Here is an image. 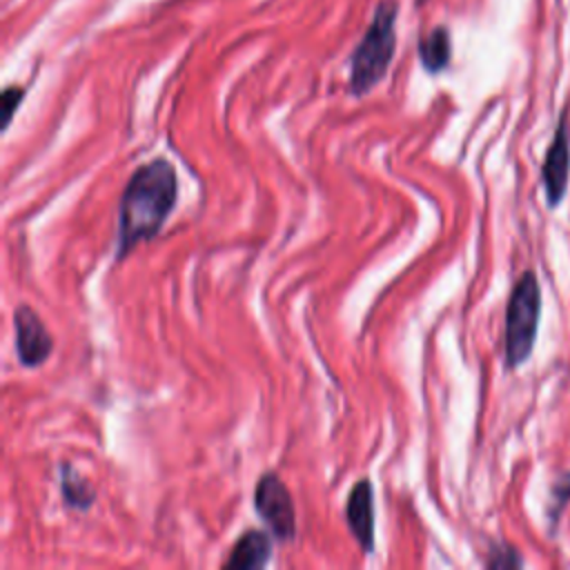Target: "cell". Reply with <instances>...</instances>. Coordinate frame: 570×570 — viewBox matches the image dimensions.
Here are the masks:
<instances>
[{"label": "cell", "instance_id": "cell-2", "mask_svg": "<svg viewBox=\"0 0 570 570\" xmlns=\"http://www.w3.org/2000/svg\"><path fill=\"white\" fill-rule=\"evenodd\" d=\"M399 0H379L372 20L350 58V94L361 98L387 73L396 51Z\"/></svg>", "mask_w": 570, "mask_h": 570}, {"label": "cell", "instance_id": "cell-4", "mask_svg": "<svg viewBox=\"0 0 570 570\" xmlns=\"http://www.w3.org/2000/svg\"><path fill=\"white\" fill-rule=\"evenodd\" d=\"M254 510L267 523L272 537L289 541L296 534V512L294 501L276 472L261 474L254 488Z\"/></svg>", "mask_w": 570, "mask_h": 570}, {"label": "cell", "instance_id": "cell-13", "mask_svg": "<svg viewBox=\"0 0 570 570\" xmlns=\"http://www.w3.org/2000/svg\"><path fill=\"white\" fill-rule=\"evenodd\" d=\"M421 2H425V0H416V4H421Z\"/></svg>", "mask_w": 570, "mask_h": 570}, {"label": "cell", "instance_id": "cell-1", "mask_svg": "<svg viewBox=\"0 0 570 570\" xmlns=\"http://www.w3.org/2000/svg\"><path fill=\"white\" fill-rule=\"evenodd\" d=\"M178 198L176 169L165 158L140 165L127 180L118 205V243L116 261L151 240L169 218Z\"/></svg>", "mask_w": 570, "mask_h": 570}, {"label": "cell", "instance_id": "cell-6", "mask_svg": "<svg viewBox=\"0 0 570 570\" xmlns=\"http://www.w3.org/2000/svg\"><path fill=\"white\" fill-rule=\"evenodd\" d=\"M372 483L361 479L347 494L345 503V523L361 546L363 552L374 550V508H372Z\"/></svg>", "mask_w": 570, "mask_h": 570}, {"label": "cell", "instance_id": "cell-12", "mask_svg": "<svg viewBox=\"0 0 570 570\" xmlns=\"http://www.w3.org/2000/svg\"><path fill=\"white\" fill-rule=\"evenodd\" d=\"M488 568H519L521 566V559L517 554L514 548L510 546H499L490 552L488 561H485Z\"/></svg>", "mask_w": 570, "mask_h": 570}, {"label": "cell", "instance_id": "cell-7", "mask_svg": "<svg viewBox=\"0 0 570 570\" xmlns=\"http://www.w3.org/2000/svg\"><path fill=\"white\" fill-rule=\"evenodd\" d=\"M568 171H570V147H568V129L566 122L559 125L552 145L546 151V160H543V187H546V196L550 205H557L563 194H566V185H568Z\"/></svg>", "mask_w": 570, "mask_h": 570}, {"label": "cell", "instance_id": "cell-9", "mask_svg": "<svg viewBox=\"0 0 570 570\" xmlns=\"http://www.w3.org/2000/svg\"><path fill=\"white\" fill-rule=\"evenodd\" d=\"M450 58H452V38L448 27L439 24L419 40V60L425 71L430 73L443 71Z\"/></svg>", "mask_w": 570, "mask_h": 570}, {"label": "cell", "instance_id": "cell-5", "mask_svg": "<svg viewBox=\"0 0 570 570\" xmlns=\"http://www.w3.org/2000/svg\"><path fill=\"white\" fill-rule=\"evenodd\" d=\"M13 330H16V354L24 367L42 365L51 350L53 338L45 323L40 321L38 312L29 305H18L13 309Z\"/></svg>", "mask_w": 570, "mask_h": 570}, {"label": "cell", "instance_id": "cell-11", "mask_svg": "<svg viewBox=\"0 0 570 570\" xmlns=\"http://www.w3.org/2000/svg\"><path fill=\"white\" fill-rule=\"evenodd\" d=\"M27 89L20 85H7L0 94V105H2V131H7V127L13 120V114L18 111L20 102L24 100Z\"/></svg>", "mask_w": 570, "mask_h": 570}, {"label": "cell", "instance_id": "cell-10", "mask_svg": "<svg viewBox=\"0 0 570 570\" xmlns=\"http://www.w3.org/2000/svg\"><path fill=\"white\" fill-rule=\"evenodd\" d=\"M60 492L69 508L73 510H89L96 501V492L91 483L73 468V465H60Z\"/></svg>", "mask_w": 570, "mask_h": 570}, {"label": "cell", "instance_id": "cell-3", "mask_svg": "<svg viewBox=\"0 0 570 570\" xmlns=\"http://www.w3.org/2000/svg\"><path fill=\"white\" fill-rule=\"evenodd\" d=\"M541 312V292L537 276L525 272L512 287L505 309V363L508 367L521 365L534 345Z\"/></svg>", "mask_w": 570, "mask_h": 570}, {"label": "cell", "instance_id": "cell-8", "mask_svg": "<svg viewBox=\"0 0 570 570\" xmlns=\"http://www.w3.org/2000/svg\"><path fill=\"white\" fill-rule=\"evenodd\" d=\"M272 557V532L263 530H247L243 532L236 543L232 546L223 568H263Z\"/></svg>", "mask_w": 570, "mask_h": 570}]
</instances>
